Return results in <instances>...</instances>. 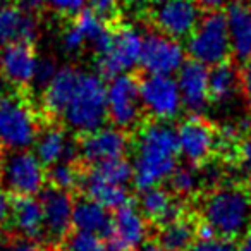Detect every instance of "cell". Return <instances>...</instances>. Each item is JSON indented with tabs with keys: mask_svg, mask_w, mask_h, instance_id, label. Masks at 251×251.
Here are the masks:
<instances>
[{
	"mask_svg": "<svg viewBox=\"0 0 251 251\" xmlns=\"http://www.w3.org/2000/svg\"><path fill=\"white\" fill-rule=\"evenodd\" d=\"M134 179L138 193H145L167 181L177 167L179 150L177 131L169 122L147 119L133 133ZM131 145V147H133Z\"/></svg>",
	"mask_w": 251,
	"mask_h": 251,
	"instance_id": "1",
	"label": "cell"
},
{
	"mask_svg": "<svg viewBox=\"0 0 251 251\" xmlns=\"http://www.w3.org/2000/svg\"><path fill=\"white\" fill-rule=\"evenodd\" d=\"M198 213L217 236L237 241L251 229V195L243 182H222L203 193Z\"/></svg>",
	"mask_w": 251,
	"mask_h": 251,
	"instance_id": "2",
	"label": "cell"
},
{
	"mask_svg": "<svg viewBox=\"0 0 251 251\" xmlns=\"http://www.w3.org/2000/svg\"><path fill=\"white\" fill-rule=\"evenodd\" d=\"M33 93L14 90L0 98V145L5 150H28L47 119L31 103Z\"/></svg>",
	"mask_w": 251,
	"mask_h": 251,
	"instance_id": "3",
	"label": "cell"
},
{
	"mask_svg": "<svg viewBox=\"0 0 251 251\" xmlns=\"http://www.w3.org/2000/svg\"><path fill=\"white\" fill-rule=\"evenodd\" d=\"M62 119L76 136L101 129L108 119L107 84L103 77L98 74L81 73L76 93Z\"/></svg>",
	"mask_w": 251,
	"mask_h": 251,
	"instance_id": "4",
	"label": "cell"
},
{
	"mask_svg": "<svg viewBox=\"0 0 251 251\" xmlns=\"http://www.w3.org/2000/svg\"><path fill=\"white\" fill-rule=\"evenodd\" d=\"M189 59L208 66H219L229 59H234L230 47L229 28H227L226 11L205 12L188 38Z\"/></svg>",
	"mask_w": 251,
	"mask_h": 251,
	"instance_id": "5",
	"label": "cell"
},
{
	"mask_svg": "<svg viewBox=\"0 0 251 251\" xmlns=\"http://www.w3.org/2000/svg\"><path fill=\"white\" fill-rule=\"evenodd\" d=\"M107 101L112 126L126 133H136L138 127L148 119L141 103L140 73H124L114 77L107 86Z\"/></svg>",
	"mask_w": 251,
	"mask_h": 251,
	"instance_id": "6",
	"label": "cell"
},
{
	"mask_svg": "<svg viewBox=\"0 0 251 251\" xmlns=\"http://www.w3.org/2000/svg\"><path fill=\"white\" fill-rule=\"evenodd\" d=\"M0 184L11 196H36L49 184L47 169L33 151L7 150Z\"/></svg>",
	"mask_w": 251,
	"mask_h": 251,
	"instance_id": "7",
	"label": "cell"
},
{
	"mask_svg": "<svg viewBox=\"0 0 251 251\" xmlns=\"http://www.w3.org/2000/svg\"><path fill=\"white\" fill-rule=\"evenodd\" d=\"M179 150L186 164L201 169L215 157L219 127L203 115H188L177 126Z\"/></svg>",
	"mask_w": 251,
	"mask_h": 251,
	"instance_id": "8",
	"label": "cell"
},
{
	"mask_svg": "<svg viewBox=\"0 0 251 251\" xmlns=\"http://www.w3.org/2000/svg\"><path fill=\"white\" fill-rule=\"evenodd\" d=\"M203 11L196 0H165L148 12L150 28L172 40L189 38L201 21Z\"/></svg>",
	"mask_w": 251,
	"mask_h": 251,
	"instance_id": "9",
	"label": "cell"
},
{
	"mask_svg": "<svg viewBox=\"0 0 251 251\" xmlns=\"http://www.w3.org/2000/svg\"><path fill=\"white\" fill-rule=\"evenodd\" d=\"M141 50H143V36L133 26L121 23L114 28V45L107 55L95 57L98 76L105 81L127 73L134 66H140Z\"/></svg>",
	"mask_w": 251,
	"mask_h": 251,
	"instance_id": "10",
	"label": "cell"
},
{
	"mask_svg": "<svg viewBox=\"0 0 251 251\" xmlns=\"http://www.w3.org/2000/svg\"><path fill=\"white\" fill-rule=\"evenodd\" d=\"M79 162L84 165H95L100 162L126 158V153L133 145V136L115 126H103L93 133L76 136Z\"/></svg>",
	"mask_w": 251,
	"mask_h": 251,
	"instance_id": "11",
	"label": "cell"
},
{
	"mask_svg": "<svg viewBox=\"0 0 251 251\" xmlns=\"http://www.w3.org/2000/svg\"><path fill=\"white\" fill-rule=\"evenodd\" d=\"M184 62V50L177 40L169 38L151 28L143 36V50L140 59L143 74L171 76L174 73H179Z\"/></svg>",
	"mask_w": 251,
	"mask_h": 251,
	"instance_id": "12",
	"label": "cell"
},
{
	"mask_svg": "<svg viewBox=\"0 0 251 251\" xmlns=\"http://www.w3.org/2000/svg\"><path fill=\"white\" fill-rule=\"evenodd\" d=\"M141 103L148 119L164 122L174 119L182 105L177 81L171 76L141 74Z\"/></svg>",
	"mask_w": 251,
	"mask_h": 251,
	"instance_id": "13",
	"label": "cell"
},
{
	"mask_svg": "<svg viewBox=\"0 0 251 251\" xmlns=\"http://www.w3.org/2000/svg\"><path fill=\"white\" fill-rule=\"evenodd\" d=\"M40 201L45 215V237L50 246L57 248L73 230L74 195L47 184L40 193Z\"/></svg>",
	"mask_w": 251,
	"mask_h": 251,
	"instance_id": "14",
	"label": "cell"
},
{
	"mask_svg": "<svg viewBox=\"0 0 251 251\" xmlns=\"http://www.w3.org/2000/svg\"><path fill=\"white\" fill-rule=\"evenodd\" d=\"M38 55L33 43H12L0 52V74L12 88L19 91H29L35 79Z\"/></svg>",
	"mask_w": 251,
	"mask_h": 251,
	"instance_id": "15",
	"label": "cell"
},
{
	"mask_svg": "<svg viewBox=\"0 0 251 251\" xmlns=\"http://www.w3.org/2000/svg\"><path fill=\"white\" fill-rule=\"evenodd\" d=\"M36 145V157L49 171L50 167L60 164V162H76L79 160L77 151V140H71L64 124L59 121H49L42 126Z\"/></svg>",
	"mask_w": 251,
	"mask_h": 251,
	"instance_id": "16",
	"label": "cell"
},
{
	"mask_svg": "<svg viewBox=\"0 0 251 251\" xmlns=\"http://www.w3.org/2000/svg\"><path fill=\"white\" fill-rule=\"evenodd\" d=\"M138 210L145 217V220L157 229L176 222L189 212L181 198L172 195L167 188H162V186L140 193Z\"/></svg>",
	"mask_w": 251,
	"mask_h": 251,
	"instance_id": "17",
	"label": "cell"
},
{
	"mask_svg": "<svg viewBox=\"0 0 251 251\" xmlns=\"http://www.w3.org/2000/svg\"><path fill=\"white\" fill-rule=\"evenodd\" d=\"M208 73L210 69L205 64L193 59H188L179 69L177 84L181 100L189 115H201L208 107Z\"/></svg>",
	"mask_w": 251,
	"mask_h": 251,
	"instance_id": "18",
	"label": "cell"
},
{
	"mask_svg": "<svg viewBox=\"0 0 251 251\" xmlns=\"http://www.w3.org/2000/svg\"><path fill=\"white\" fill-rule=\"evenodd\" d=\"M38 38V21L26 5H0V47L12 43H33Z\"/></svg>",
	"mask_w": 251,
	"mask_h": 251,
	"instance_id": "19",
	"label": "cell"
},
{
	"mask_svg": "<svg viewBox=\"0 0 251 251\" xmlns=\"http://www.w3.org/2000/svg\"><path fill=\"white\" fill-rule=\"evenodd\" d=\"M81 71L73 66H64L59 69L52 83L42 93V114L49 121H59L71 103L76 88L79 84Z\"/></svg>",
	"mask_w": 251,
	"mask_h": 251,
	"instance_id": "20",
	"label": "cell"
},
{
	"mask_svg": "<svg viewBox=\"0 0 251 251\" xmlns=\"http://www.w3.org/2000/svg\"><path fill=\"white\" fill-rule=\"evenodd\" d=\"M11 220L19 237L43 243L45 237V215L40 198L36 196H11Z\"/></svg>",
	"mask_w": 251,
	"mask_h": 251,
	"instance_id": "21",
	"label": "cell"
},
{
	"mask_svg": "<svg viewBox=\"0 0 251 251\" xmlns=\"http://www.w3.org/2000/svg\"><path fill=\"white\" fill-rule=\"evenodd\" d=\"M232 55L241 64L251 59V2L232 0L226 9Z\"/></svg>",
	"mask_w": 251,
	"mask_h": 251,
	"instance_id": "22",
	"label": "cell"
},
{
	"mask_svg": "<svg viewBox=\"0 0 251 251\" xmlns=\"http://www.w3.org/2000/svg\"><path fill=\"white\" fill-rule=\"evenodd\" d=\"M73 229L81 232H90L107 241L114 236V213L105 206L91 201L86 196L77 195L74 198V213H73Z\"/></svg>",
	"mask_w": 251,
	"mask_h": 251,
	"instance_id": "23",
	"label": "cell"
},
{
	"mask_svg": "<svg viewBox=\"0 0 251 251\" xmlns=\"http://www.w3.org/2000/svg\"><path fill=\"white\" fill-rule=\"evenodd\" d=\"M114 237L121 241L127 251H134L147 243L150 224L145 220L133 200L114 212Z\"/></svg>",
	"mask_w": 251,
	"mask_h": 251,
	"instance_id": "24",
	"label": "cell"
},
{
	"mask_svg": "<svg viewBox=\"0 0 251 251\" xmlns=\"http://www.w3.org/2000/svg\"><path fill=\"white\" fill-rule=\"evenodd\" d=\"M200 217L193 212H188L176 222L157 229V241L167 251H189L193 244L198 241Z\"/></svg>",
	"mask_w": 251,
	"mask_h": 251,
	"instance_id": "25",
	"label": "cell"
},
{
	"mask_svg": "<svg viewBox=\"0 0 251 251\" xmlns=\"http://www.w3.org/2000/svg\"><path fill=\"white\" fill-rule=\"evenodd\" d=\"M239 67L236 59L213 66L208 73V95L210 103L227 101L237 90H241Z\"/></svg>",
	"mask_w": 251,
	"mask_h": 251,
	"instance_id": "26",
	"label": "cell"
},
{
	"mask_svg": "<svg viewBox=\"0 0 251 251\" xmlns=\"http://www.w3.org/2000/svg\"><path fill=\"white\" fill-rule=\"evenodd\" d=\"M86 167V165H84ZM81 196H86L91 201L98 203V205L105 206L107 210H117L124 206L126 203H129V193L126 189V186H115L103 182L100 179H95L84 172V181L81 186Z\"/></svg>",
	"mask_w": 251,
	"mask_h": 251,
	"instance_id": "27",
	"label": "cell"
},
{
	"mask_svg": "<svg viewBox=\"0 0 251 251\" xmlns=\"http://www.w3.org/2000/svg\"><path fill=\"white\" fill-rule=\"evenodd\" d=\"M84 172H86V167L83 162H60L47 171V182L49 186L60 189V191L79 195L84 181Z\"/></svg>",
	"mask_w": 251,
	"mask_h": 251,
	"instance_id": "28",
	"label": "cell"
},
{
	"mask_svg": "<svg viewBox=\"0 0 251 251\" xmlns=\"http://www.w3.org/2000/svg\"><path fill=\"white\" fill-rule=\"evenodd\" d=\"M86 174L103 182H108V184L126 186L134 179V167L127 158H117V160L86 165Z\"/></svg>",
	"mask_w": 251,
	"mask_h": 251,
	"instance_id": "29",
	"label": "cell"
},
{
	"mask_svg": "<svg viewBox=\"0 0 251 251\" xmlns=\"http://www.w3.org/2000/svg\"><path fill=\"white\" fill-rule=\"evenodd\" d=\"M169 191L177 198H191L195 196L198 188V169H193L191 165H177L176 171L167 179Z\"/></svg>",
	"mask_w": 251,
	"mask_h": 251,
	"instance_id": "30",
	"label": "cell"
},
{
	"mask_svg": "<svg viewBox=\"0 0 251 251\" xmlns=\"http://www.w3.org/2000/svg\"><path fill=\"white\" fill-rule=\"evenodd\" d=\"M62 251H108L107 243L101 237L90 232L73 229L60 244Z\"/></svg>",
	"mask_w": 251,
	"mask_h": 251,
	"instance_id": "31",
	"label": "cell"
},
{
	"mask_svg": "<svg viewBox=\"0 0 251 251\" xmlns=\"http://www.w3.org/2000/svg\"><path fill=\"white\" fill-rule=\"evenodd\" d=\"M88 9L97 18H100L108 28L121 25V0H90Z\"/></svg>",
	"mask_w": 251,
	"mask_h": 251,
	"instance_id": "32",
	"label": "cell"
},
{
	"mask_svg": "<svg viewBox=\"0 0 251 251\" xmlns=\"http://www.w3.org/2000/svg\"><path fill=\"white\" fill-rule=\"evenodd\" d=\"M59 69L60 67H57V62L52 57H42V59H38L35 79H33V84H31V93H33V90H38L43 93V91L49 88V84L52 83L55 74L59 73Z\"/></svg>",
	"mask_w": 251,
	"mask_h": 251,
	"instance_id": "33",
	"label": "cell"
},
{
	"mask_svg": "<svg viewBox=\"0 0 251 251\" xmlns=\"http://www.w3.org/2000/svg\"><path fill=\"white\" fill-rule=\"evenodd\" d=\"M189 251H237V241L215 236L212 239H198Z\"/></svg>",
	"mask_w": 251,
	"mask_h": 251,
	"instance_id": "34",
	"label": "cell"
},
{
	"mask_svg": "<svg viewBox=\"0 0 251 251\" xmlns=\"http://www.w3.org/2000/svg\"><path fill=\"white\" fill-rule=\"evenodd\" d=\"M47 4L57 14L73 19L84 9L86 0H47Z\"/></svg>",
	"mask_w": 251,
	"mask_h": 251,
	"instance_id": "35",
	"label": "cell"
},
{
	"mask_svg": "<svg viewBox=\"0 0 251 251\" xmlns=\"http://www.w3.org/2000/svg\"><path fill=\"white\" fill-rule=\"evenodd\" d=\"M84 43H86V38H84V35L79 31V28H77L73 23V19H71V25L67 26L66 33H64V38H62L64 50H66L67 53H77L79 50L84 49Z\"/></svg>",
	"mask_w": 251,
	"mask_h": 251,
	"instance_id": "36",
	"label": "cell"
},
{
	"mask_svg": "<svg viewBox=\"0 0 251 251\" xmlns=\"http://www.w3.org/2000/svg\"><path fill=\"white\" fill-rule=\"evenodd\" d=\"M7 251H53V248L50 244L40 243V241H31V239L14 236L9 239Z\"/></svg>",
	"mask_w": 251,
	"mask_h": 251,
	"instance_id": "37",
	"label": "cell"
},
{
	"mask_svg": "<svg viewBox=\"0 0 251 251\" xmlns=\"http://www.w3.org/2000/svg\"><path fill=\"white\" fill-rule=\"evenodd\" d=\"M239 77H241V91H243L244 101L248 108L251 110V59L241 64L239 67Z\"/></svg>",
	"mask_w": 251,
	"mask_h": 251,
	"instance_id": "38",
	"label": "cell"
},
{
	"mask_svg": "<svg viewBox=\"0 0 251 251\" xmlns=\"http://www.w3.org/2000/svg\"><path fill=\"white\" fill-rule=\"evenodd\" d=\"M11 210H12V198L9 193H5L0 188V227L11 220Z\"/></svg>",
	"mask_w": 251,
	"mask_h": 251,
	"instance_id": "39",
	"label": "cell"
},
{
	"mask_svg": "<svg viewBox=\"0 0 251 251\" xmlns=\"http://www.w3.org/2000/svg\"><path fill=\"white\" fill-rule=\"evenodd\" d=\"M196 2L205 12L222 11V5L226 4V0H196Z\"/></svg>",
	"mask_w": 251,
	"mask_h": 251,
	"instance_id": "40",
	"label": "cell"
},
{
	"mask_svg": "<svg viewBox=\"0 0 251 251\" xmlns=\"http://www.w3.org/2000/svg\"><path fill=\"white\" fill-rule=\"evenodd\" d=\"M237 251H251V229L237 243Z\"/></svg>",
	"mask_w": 251,
	"mask_h": 251,
	"instance_id": "41",
	"label": "cell"
},
{
	"mask_svg": "<svg viewBox=\"0 0 251 251\" xmlns=\"http://www.w3.org/2000/svg\"><path fill=\"white\" fill-rule=\"evenodd\" d=\"M141 251H167L157 243V241H147V243L141 246Z\"/></svg>",
	"mask_w": 251,
	"mask_h": 251,
	"instance_id": "42",
	"label": "cell"
},
{
	"mask_svg": "<svg viewBox=\"0 0 251 251\" xmlns=\"http://www.w3.org/2000/svg\"><path fill=\"white\" fill-rule=\"evenodd\" d=\"M43 4H47V0H25L23 2V5H26V7H29L31 11H36V9H42Z\"/></svg>",
	"mask_w": 251,
	"mask_h": 251,
	"instance_id": "43",
	"label": "cell"
},
{
	"mask_svg": "<svg viewBox=\"0 0 251 251\" xmlns=\"http://www.w3.org/2000/svg\"><path fill=\"white\" fill-rule=\"evenodd\" d=\"M244 179H243V184L246 186V189L250 191V195H251V165L250 167H246L244 169Z\"/></svg>",
	"mask_w": 251,
	"mask_h": 251,
	"instance_id": "44",
	"label": "cell"
},
{
	"mask_svg": "<svg viewBox=\"0 0 251 251\" xmlns=\"http://www.w3.org/2000/svg\"><path fill=\"white\" fill-rule=\"evenodd\" d=\"M5 153H7V150H5L4 147H0V177H2V172H4V164H5Z\"/></svg>",
	"mask_w": 251,
	"mask_h": 251,
	"instance_id": "45",
	"label": "cell"
},
{
	"mask_svg": "<svg viewBox=\"0 0 251 251\" xmlns=\"http://www.w3.org/2000/svg\"><path fill=\"white\" fill-rule=\"evenodd\" d=\"M2 93H4V77L0 76V98H2Z\"/></svg>",
	"mask_w": 251,
	"mask_h": 251,
	"instance_id": "46",
	"label": "cell"
},
{
	"mask_svg": "<svg viewBox=\"0 0 251 251\" xmlns=\"http://www.w3.org/2000/svg\"><path fill=\"white\" fill-rule=\"evenodd\" d=\"M0 5H4V0H0Z\"/></svg>",
	"mask_w": 251,
	"mask_h": 251,
	"instance_id": "47",
	"label": "cell"
},
{
	"mask_svg": "<svg viewBox=\"0 0 251 251\" xmlns=\"http://www.w3.org/2000/svg\"><path fill=\"white\" fill-rule=\"evenodd\" d=\"M0 147H2V145H0Z\"/></svg>",
	"mask_w": 251,
	"mask_h": 251,
	"instance_id": "48",
	"label": "cell"
}]
</instances>
